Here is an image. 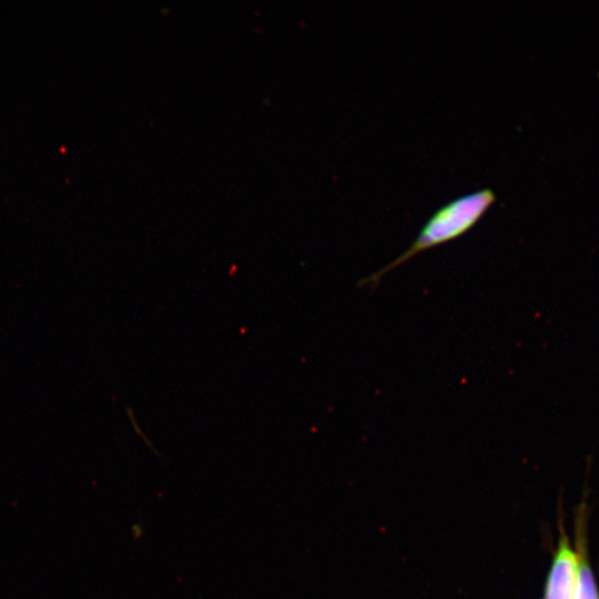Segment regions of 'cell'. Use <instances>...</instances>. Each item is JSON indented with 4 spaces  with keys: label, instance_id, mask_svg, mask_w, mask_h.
<instances>
[{
    "label": "cell",
    "instance_id": "1",
    "mask_svg": "<svg viewBox=\"0 0 599 599\" xmlns=\"http://www.w3.org/2000/svg\"><path fill=\"white\" fill-rule=\"evenodd\" d=\"M495 201L494 190L484 187L441 205L424 223L407 250L387 265L361 280L357 285L373 288L387 273L419 253L460 237L484 216Z\"/></svg>",
    "mask_w": 599,
    "mask_h": 599
},
{
    "label": "cell",
    "instance_id": "3",
    "mask_svg": "<svg viewBox=\"0 0 599 599\" xmlns=\"http://www.w3.org/2000/svg\"><path fill=\"white\" fill-rule=\"evenodd\" d=\"M573 599H599L592 575L583 561L579 565Z\"/></svg>",
    "mask_w": 599,
    "mask_h": 599
},
{
    "label": "cell",
    "instance_id": "2",
    "mask_svg": "<svg viewBox=\"0 0 599 599\" xmlns=\"http://www.w3.org/2000/svg\"><path fill=\"white\" fill-rule=\"evenodd\" d=\"M578 570L576 554L562 541L548 577L545 599H573Z\"/></svg>",
    "mask_w": 599,
    "mask_h": 599
}]
</instances>
